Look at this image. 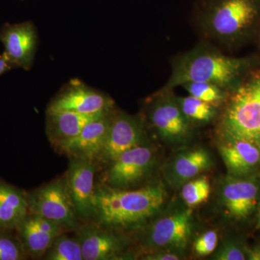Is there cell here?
<instances>
[{
    "mask_svg": "<svg viewBox=\"0 0 260 260\" xmlns=\"http://www.w3.org/2000/svg\"><path fill=\"white\" fill-rule=\"evenodd\" d=\"M259 65V58L226 55L215 44L203 39L173 58L170 77L160 90H174L189 82H207L232 93Z\"/></svg>",
    "mask_w": 260,
    "mask_h": 260,
    "instance_id": "obj_1",
    "label": "cell"
},
{
    "mask_svg": "<svg viewBox=\"0 0 260 260\" xmlns=\"http://www.w3.org/2000/svg\"><path fill=\"white\" fill-rule=\"evenodd\" d=\"M167 199L166 186L160 181L132 189L96 182L91 221L116 232H136L160 213Z\"/></svg>",
    "mask_w": 260,
    "mask_h": 260,
    "instance_id": "obj_2",
    "label": "cell"
},
{
    "mask_svg": "<svg viewBox=\"0 0 260 260\" xmlns=\"http://www.w3.org/2000/svg\"><path fill=\"white\" fill-rule=\"evenodd\" d=\"M195 24L204 40L237 49L260 29V0H202Z\"/></svg>",
    "mask_w": 260,
    "mask_h": 260,
    "instance_id": "obj_3",
    "label": "cell"
},
{
    "mask_svg": "<svg viewBox=\"0 0 260 260\" xmlns=\"http://www.w3.org/2000/svg\"><path fill=\"white\" fill-rule=\"evenodd\" d=\"M219 140H244L260 148V65L231 93L217 119Z\"/></svg>",
    "mask_w": 260,
    "mask_h": 260,
    "instance_id": "obj_4",
    "label": "cell"
},
{
    "mask_svg": "<svg viewBox=\"0 0 260 260\" xmlns=\"http://www.w3.org/2000/svg\"><path fill=\"white\" fill-rule=\"evenodd\" d=\"M173 91L160 89L147 99L143 117L161 141L181 146L193 139L194 126L181 112Z\"/></svg>",
    "mask_w": 260,
    "mask_h": 260,
    "instance_id": "obj_5",
    "label": "cell"
},
{
    "mask_svg": "<svg viewBox=\"0 0 260 260\" xmlns=\"http://www.w3.org/2000/svg\"><path fill=\"white\" fill-rule=\"evenodd\" d=\"M158 215L136 232L140 233L138 242L143 251L142 254L158 250L182 252L190 242L194 230L191 208L187 207L162 216Z\"/></svg>",
    "mask_w": 260,
    "mask_h": 260,
    "instance_id": "obj_6",
    "label": "cell"
},
{
    "mask_svg": "<svg viewBox=\"0 0 260 260\" xmlns=\"http://www.w3.org/2000/svg\"><path fill=\"white\" fill-rule=\"evenodd\" d=\"M158 155L148 143L126 150L103 169L99 184L118 189H136L148 184L158 167Z\"/></svg>",
    "mask_w": 260,
    "mask_h": 260,
    "instance_id": "obj_7",
    "label": "cell"
},
{
    "mask_svg": "<svg viewBox=\"0 0 260 260\" xmlns=\"http://www.w3.org/2000/svg\"><path fill=\"white\" fill-rule=\"evenodd\" d=\"M28 213L59 224L67 232H74L81 225L70 198L64 175L27 191Z\"/></svg>",
    "mask_w": 260,
    "mask_h": 260,
    "instance_id": "obj_8",
    "label": "cell"
},
{
    "mask_svg": "<svg viewBox=\"0 0 260 260\" xmlns=\"http://www.w3.org/2000/svg\"><path fill=\"white\" fill-rule=\"evenodd\" d=\"M148 143L146 123L143 116L131 115L116 109L107 138L94 162L99 171L102 170L126 150Z\"/></svg>",
    "mask_w": 260,
    "mask_h": 260,
    "instance_id": "obj_9",
    "label": "cell"
},
{
    "mask_svg": "<svg viewBox=\"0 0 260 260\" xmlns=\"http://www.w3.org/2000/svg\"><path fill=\"white\" fill-rule=\"evenodd\" d=\"M74 234L81 246L84 260L134 259L128 248L131 239L124 233L106 229L94 222L81 224Z\"/></svg>",
    "mask_w": 260,
    "mask_h": 260,
    "instance_id": "obj_10",
    "label": "cell"
},
{
    "mask_svg": "<svg viewBox=\"0 0 260 260\" xmlns=\"http://www.w3.org/2000/svg\"><path fill=\"white\" fill-rule=\"evenodd\" d=\"M260 200L259 176L223 178L218 189L219 206L224 214L236 221H244L254 213Z\"/></svg>",
    "mask_w": 260,
    "mask_h": 260,
    "instance_id": "obj_11",
    "label": "cell"
},
{
    "mask_svg": "<svg viewBox=\"0 0 260 260\" xmlns=\"http://www.w3.org/2000/svg\"><path fill=\"white\" fill-rule=\"evenodd\" d=\"M99 168L90 160L70 158L64 173L67 188L82 224L90 222L95 208V180Z\"/></svg>",
    "mask_w": 260,
    "mask_h": 260,
    "instance_id": "obj_12",
    "label": "cell"
},
{
    "mask_svg": "<svg viewBox=\"0 0 260 260\" xmlns=\"http://www.w3.org/2000/svg\"><path fill=\"white\" fill-rule=\"evenodd\" d=\"M116 109L112 98L73 80L48 106L47 112L70 111L85 114H106Z\"/></svg>",
    "mask_w": 260,
    "mask_h": 260,
    "instance_id": "obj_13",
    "label": "cell"
},
{
    "mask_svg": "<svg viewBox=\"0 0 260 260\" xmlns=\"http://www.w3.org/2000/svg\"><path fill=\"white\" fill-rule=\"evenodd\" d=\"M0 41L3 53L14 68H31L38 44L37 29L31 22L5 24L0 30Z\"/></svg>",
    "mask_w": 260,
    "mask_h": 260,
    "instance_id": "obj_14",
    "label": "cell"
},
{
    "mask_svg": "<svg viewBox=\"0 0 260 260\" xmlns=\"http://www.w3.org/2000/svg\"><path fill=\"white\" fill-rule=\"evenodd\" d=\"M29 257L42 259L58 236L67 232L59 224L28 213L15 229Z\"/></svg>",
    "mask_w": 260,
    "mask_h": 260,
    "instance_id": "obj_15",
    "label": "cell"
},
{
    "mask_svg": "<svg viewBox=\"0 0 260 260\" xmlns=\"http://www.w3.org/2000/svg\"><path fill=\"white\" fill-rule=\"evenodd\" d=\"M90 121L79 135L55 148L70 158L85 159L94 162L107 138L114 111Z\"/></svg>",
    "mask_w": 260,
    "mask_h": 260,
    "instance_id": "obj_16",
    "label": "cell"
},
{
    "mask_svg": "<svg viewBox=\"0 0 260 260\" xmlns=\"http://www.w3.org/2000/svg\"><path fill=\"white\" fill-rule=\"evenodd\" d=\"M213 167V158L208 150L186 149L176 154L167 162L164 167V179L172 189H180L186 181L199 177Z\"/></svg>",
    "mask_w": 260,
    "mask_h": 260,
    "instance_id": "obj_17",
    "label": "cell"
},
{
    "mask_svg": "<svg viewBox=\"0 0 260 260\" xmlns=\"http://www.w3.org/2000/svg\"><path fill=\"white\" fill-rule=\"evenodd\" d=\"M218 149L228 175L250 177L260 167V148L253 143L244 140H219Z\"/></svg>",
    "mask_w": 260,
    "mask_h": 260,
    "instance_id": "obj_18",
    "label": "cell"
},
{
    "mask_svg": "<svg viewBox=\"0 0 260 260\" xmlns=\"http://www.w3.org/2000/svg\"><path fill=\"white\" fill-rule=\"evenodd\" d=\"M107 114H85L70 111L47 112L46 133L48 139L53 148H56L79 135L90 121Z\"/></svg>",
    "mask_w": 260,
    "mask_h": 260,
    "instance_id": "obj_19",
    "label": "cell"
},
{
    "mask_svg": "<svg viewBox=\"0 0 260 260\" xmlns=\"http://www.w3.org/2000/svg\"><path fill=\"white\" fill-rule=\"evenodd\" d=\"M28 213L27 191L0 179V229L15 230Z\"/></svg>",
    "mask_w": 260,
    "mask_h": 260,
    "instance_id": "obj_20",
    "label": "cell"
},
{
    "mask_svg": "<svg viewBox=\"0 0 260 260\" xmlns=\"http://www.w3.org/2000/svg\"><path fill=\"white\" fill-rule=\"evenodd\" d=\"M181 112L193 126L209 124L218 119L220 108L191 96H177Z\"/></svg>",
    "mask_w": 260,
    "mask_h": 260,
    "instance_id": "obj_21",
    "label": "cell"
},
{
    "mask_svg": "<svg viewBox=\"0 0 260 260\" xmlns=\"http://www.w3.org/2000/svg\"><path fill=\"white\" fill-rule=\"evenodd\" d=\"M64 232L56 238L42 259L46 260H84L81 246L78 238L68 235Z\"/></svg>",
    "mask_w": 260,
    "mask_h": 260,
    "instance_id": "obj_22",
    "label": "cell"
},
{
    "mask_svg": "<svg viewBox=\"0 0 260 260\" xmlns=\"http://www.w3.org/2000/svg\"><path fill=\"white\" fill-rule=\"evenodd\" d=\"M181 87L189 95L218 108L225 105L231 94L221 87L207 82H189L183 84Z\"/></svg>",
    "mask_w": 260,
    "mask_h": 260,
    "instance_id": "obj_23",
    "label": "cell"
},
{
    "mask_svg": "<svg viewBox=\"0 0 260 260\" xmlns=\"http://www.w3.org/2000/svg\"><path fill=\"white\" fill-rule=\"evenodd\" d=\"M180 189L181 199L190 208L206 201L211 191L209 179L202 175L186 181Z\"/></svg>",
    "mask_w": 260,
    "mask_h": 260,
    "instance_id": "obj_24",
    "label": "cell"
},
{
    "mask_svg": "<svg viewBox=\"0 0 260 260\" xmlns=\"http://www.w3.org/2000/svg\"><path fill=\"white\" fill-rule=\"evenodd\" d=\"M28 258L15 230L0 229V260H24Z\"/></svg>",
    "mask_w": 260,
    "mask_h": 260,
    "instance_id": "obj_25",
    "label": "cell"
},
{
    "mask_svg": "<svg viewBox=\"0 0 260 260\" xmlns=\"http://www.w3.org/2000/svg\"><path fill=\"white\" fill-rule=\"evenodd\" d=\"M246 248L237 242V241L229 240L224 241L219 246L218 249H215L212 256V259L215 260H245Z\"/></svg>",
    "mask_w": 260,
    "mask_h": 260,
    "instance_id": "obj_26",
    "label": "cell"
},
{
    "mask_svg": "<svg viewBox=\"0 0 260 260\" xmlns=\"http://www.w3.org/2000/svg\"><path fill=\"white\" fill-rule=\"evenodd\" d=\"M218 236L214 230H208L200 234L193 243L195 254L200 256H207L213 254L218 247Z\"/></svg>",
    "mask_w": 260,
    "mask_h": 260,
    "instance_id": "obj_27",
    "label": "cell"
},
{
    "mask_svg": "<svg viewBox=\"0 0 260 260\" xmlns=\"http://www.w3.org/2000/svg\"><path fill=\"white\" fill-rule=\"evenodd\" d=\"M145 260H179L182 259L180 252L170 250H158L145 253L140 256Z\"/></svg>",
    "mask_w": 260,
    "mask_h": 260,
    "instance_id": "obj_28",
    "label": "cell"
},
{
    "mask_svg": "<svg viewBox=\"0 0 260 260\" xmlns=\"http://www.w3.org/2000/svg\"><path fill=\"white\" fill-rule=\"evenodd\" d=\"M14 66L8 60L4 53L0 55V75L4 74L10 70L13 69Z\"/></svg>",
    "mask_w": 260,
    "mask_h": 260,
    "instance_id": "obj_29",
    "label": "cell"
},
{
    "mask_svg": "<svg viewBox=\"0 0 260 260\" xmlns=\"http://www.w3.org/2000/svg\"><path fill=\"white\" fill-rule=\"evenodd\" d=\"M246 259L260 260V246L251 249H246Z\"/></svg>",
    "mask_w": 260,
    "mask_h": 260,
    "instance_id": "obj_30",
    "label": "cell"
},
{
    "mask_svg": "<svg viewBox=\"0 0 260 260\" xmlns=\"http://www.w3.org/2000/svg\"><path fill=\"white\" fill-rule=\"evenodd\" d=\"M258 220H257V226L258 229L260 230V203L259 205H258Z\"/></svg>",
    "mask_w": 260,
    "mask_h": 260,
    "instance_id": "obj_31",
    "label": "cell"
}]
</instances>
